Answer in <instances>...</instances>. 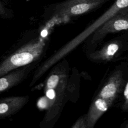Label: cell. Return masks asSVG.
<instances>
[{"label": "cell", "instance_id": "cell-9", "mask_svg": "<svg viewBox=\"0 0 128 128\" xmlns=\"http://www.w3.org/2000/svg\"><path fill=\"white\" fill-rule=\"evenodd\" d=\"M120 48V44L117 42H112L105 45L102 49L90 55L94 60H108L112 59Z\"/></svg>", "mask_w": 128, "mask_h": 128}, {"label": "cell", "instance_id": "cell-1", "mask_svg": "<svg viewBox=\"0 0 128 128\" xmlns=\"http://www.w3.org/2000/svg\"><path fill=\"white\" fill-rule=\"evenodd\" d=\"M126 8H128V0H116L111 6L94 22L42 64L36 71L30 84H34L53 64L74 49L88 36L94 34L110 18Z\"/></svg>", "mask_w": 128, "mask_h": 128}, {"label": "cell", "instance_id": "cell-10", "mask_svg": "<svg viewBox=\"0 0 128 128\" xmlns=\"http://www.w3.org/2000/svg\"><path fill=\"white\" fill-rule=\"evenodd\" d=\"M60 82V76L57 74H52L49 76L46 82L44 90L54 89L59 86Z\"/></svg>", "mask_w": 128, "mask_h": 128}, {"label": "cell", "instance_id": "cell-6", "mask_svg": "<svg viewBox=\"0 0 128 128\" xmlns=\"http://www.w3.org/2000/svg\"><path fill=\"white\" fill-rule=\"evenodd\" d=\"M122 80V72L120 70L116 71L100 90L97 96L112 102L119 92Z\"/></svg>", "mask_w": 128, "mask_h": 128}, {"label": "cell", "instance_id": "cell-14", "mask_svg": "<svg viewBox=\"0 0 128 128\" xmlns=\"http://www.w3.org/2000/svg\"><path fill=\"white\" fill-rule=\"evenodd\" d=\"M126 128H128V124H126Z\"/></svg>", "mask_w": 128, "mask_h": 128}, {"label": "cell", "instance_id": "cell-12", "mask_svg": "<svg viewBox=\"0 0 128 128\" xmlns=\"http://www.w3.org/2000/svg\"><path fill=\"white\" fill-rule=\"evenodd\" d=\"M124 102L122 104V109L124 110H128V81L125 86L124 91Z\"/></svg>", "mask_w": 128, "mask_h": 128}, {"label": "cell", "instance_id": "cell-4", "mask_svg": "<svg viewBox=\"0 0 128 128\" xmlns=\"http://www.w3.org/2000/svg\"><path fill=\"white\" fill-rule=\"evenodd\" d=\"M126 30H128V8L117 13L100 26L92 34L91 42H98L108 34Z\"/></svg>", "mask_w": 128, "mask_h": 128}, {"label": "cell", "instance_id": "cell-11", "mask_svg": "<svg viewBox=\"0 0 128 128\" xmlns=\"http://www.w3.org/2000/svg\"><path fill=\"white\" fill-rule=\"evenodd\" d=\"M72 128H86L85 117L84 116H80L75 122Z\"/></svg>", "mask_w": 128, "mask_h": 128}, {"label": "cell", "instance_id": "cell-13", "mask_svg": "<svg viewBox=\"0 0 128 128\" xmlns=\"http://www.w3.org/2000/svg\"><path fill=\"white\" fill-rule=\"evenodd\" d=\"M4 12H4V8L0 1V14H4Z\"/></svg>", "mask_w": 128, "mask_h": 128}, {"label": "cell", "instance_id": "cell-2", "mask_svg": "<svg viewBox=\"0 0 128 128\" xmlns=\"http://www.w3.org/2000/svg\"><path fill=\"white\" fill-rule=\"evenodd\" d=\"M44 43L39 38L23 46L0 64V77L38 59L42 52Z\"/></svg>", "mask_w": 128, "mask_h": 128}, {"label": "cell", "instance_id": "cell-3", "mask_svg": "<svg viewBox=\"0 0 128 128\" xmlns=\"http://www.w3.org/2000/svg\"><path fill=\"white\" fill-rule=\"evenodd\" d=\"M105 1L106 0H66L56 6L54 17L68 18L79 16L90 11Z\"/></svg>", "mask_w": 128, "mask_h": 128}, {"label": "cell", "instance_id": "cell-8", "mask_svg": "<svg viewBox=\"0 0 128 128\" xmlns=\"http://www.w3.org/2000/svg\"><path fill=\"white\" fill-rule=\"evenodd\" d=\"M28 66L16 70L0 77V93L4 92L20 83L26 76L28 72Z\"/></svg>", "mask_w": 128, "mask_h": 128}, {"label": "cell", "instance_id": "cell-5", "mask_svg": "<svg viewBox=\"0 0 128 128\" xmlns=\"http://www.w3.org/2000/svg\"><path fill=\"white\" fill-rule=\"evenodd\" d=\"M112 103L97 96L91 104L85 117L86 128H94L98 120L108 110Z\"/></svg>", "mask_w": 128, "mask_h": 128}, {"label": "cell", "instance_id": "cell-7", "mask_svg": "<svg viewBox=\"0 0 128 128\" xmlns=\"http://www.w3.org/2000/svg\"><path fill=\"white\" fill-rule=\"evenodd\" d=\"M29 96H9L0 100V118L10 116L20 110L28 102Z\"/></svg>", "mask_w": 128, "mask_h": 128}]
</instances>
